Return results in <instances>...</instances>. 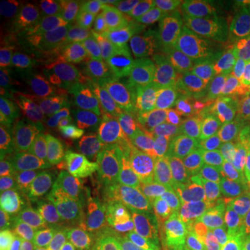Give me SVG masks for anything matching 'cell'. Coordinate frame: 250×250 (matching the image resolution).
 <instances>
[{
	"label": "cell",
	"instance_id": "obj_1",
	"mask_svg": "<svg viewBox=\"0 0 250 250\" xmlns=\"http://www.w3.org/2000/svg\"><path fill=\"white\" fill-rule=\"evenodd\" d=\"M72 121L90 144L111 151L125 139H144L146 134V129L137 125L124 109L107 102L102 96L98 101L78 108Z\"/></svg>",
	"mask_w": 250,
	"mask_h": 250
},
{
	"label": "cell",
	"instance_id": "obj_2",
	"mask_svg": "<svg viewBox=\"0 0 250 250\" xmlns=\"http://www.w3.org/2000/svg\"><path fill=\"white\" fill-rule=\"evenodd\" d=\"M118 41L67 57L31 62L41 77L62 86L83 87L107 77Z\"/></svg>",
	"mask_w": 250,
	"mask_h": 250
},
{
	"label": "cell",
	"instance_id": "obj_3",
	"mask_svg": "<svg viewBox=\"0 0 250 250\" xmlns=\"http://www.w3.org/2000/svg\"><path fill=\"white\" fill-rule=\"evenodd\" d=\"M169 197V204L162 215V226L168 235L175 241L195 240L203 250L218 249L220 239L205 220L196 197L175 189Z\"/></svg>",
	"mask_w": 250,
	"mask_h": 250
},
{
	"label": "cell",
	"instance_id": "obj_4",
	"mask_svg": "<svg viewBox=\"0 0 250 250\" xmlns=\"http://www.w3.org/2000/svg\"><path fill=\"white\" fill-rule=\"evenodd\" d=\"M72 217L71 205L56 204L43 196L28 203L21 214L23 250H48Z\"/></svg>",
	"mask_w": 250,
	"mask_h": 250
},
{
	"label": "cell",
	"instance_id": "obj_5",
	"mask_svg": "<svg viewBox=\"0 0 250 250\" xmlns=\"http://www.w3.org/2000/svg\"><path fill=\"white\" fill-rule=\"evenodd\" d=\"M179 149L193 173L205 186L229 190L225 179L223 161L211 140L196 131H187L162 138Z\"/></svg>",
	"mask_w": 250,
	"mask_h": 250
},
{
	"label": "cell",
	"instance_id": "obj_6",
	"mask_svg": "<svg viewBox=\"0 0 250 250\" xmlns=\"http://www.w3.org/2000/svg\"><path fill=\"white\" fill-rule=\"evenodd\" d=\"M112 152L122 160L124 173L133 182L149 184L168 192V180L164 165L145 139L127 138L117 144Z\"/></svg>",
	"mask_w": 250,
	"mask_h": 250
},
{
	"label": "cell",
	"instance_id": "obj_7",
	"mask_svg": "<svg viewBox=\"0 0 250 250\" xmlns=\"http://www.w3.org/2000/svg\"><path fill=\"white\" fill-rule=\"evenodd\" d=\"M212 74L195 78L190 89L176 104L196 132L214 127L224 108Z\"/></svg>",
	"mask_w": 250,
	"mask_h": 250
},
{
	"label": "cell",
	"instance_id": "obj_8",
	"mask_svg": "<svg viewBox=\"0 0 250 250\" xmlns=\"http://www.w3.org/2000/svg\"><path fill=\"white\" fill-rule=\"evenodd\" d=\"M52 152L64 164L73 165L96 158L95 149L73 125L52 118L36 122Z\"/></svg>",
	"mask_w": 250,
	"mask_h": 250
},
{
	"label": "cell",
	"instance_id": "obj_9",
	"mask_svg": "<svg viewBox=\"0 0 250 250\" xmlns=\"http://www.w3.org/2000/svg\"><path fill=\"white\" fill-rule=\"evenodd\" d=\"M67 30L66 17L58 8L52 6L40 7L22 33L19 51L29 56L36 54L58 42Z\"/></svg>",
	"mask_w": 250,
	"mask_h": 250
},
{
	"label": "cell",
	"instance_id": "obj_10",
	"mask_svg": "<svg viewBox=\"0 0 250 250\" xmlns=\"http://www.w3.org/2000/svg\"><path fill=\"white\" fill-rule=\"evenodd\" d=\"M144 139L154 149L164 165L168 183L171 188L187 195L197 197L203 191L205 184L196 176L183 156L173 144L146 130Z\"/></svg>",
	"mask_w": 250,
	"mask_h": 250
},
{
	"label": "cell",
	"instance_id": "obj_11",
	"mask_svg": "<svg viewBox=\"0 0 250 250\" xmlns=\"http://www.w3.org/2000/svg\"><path fill=\"white\" fill-rule=\"evenodd\" d=\"M22 164L28 175L43 197L61 205H70L76 199V191L65 176L54 165L39 155L24 153Z\"/></svg>",
	"mask_w": 250,
	"mask_h": 250
},
{
	"label": "cell",
	"instance_id": "obj_12",
	"mask_svg": "<svg viewBox=\"0 0 250 250\" xmlns=\"http://www.w3.org/2000/svg\"><path fill=\"white\" fill-rule=\"evenodd\" d=\"M211 140L220 145H239L250 140V98L225 100Z\"/></svg>",
	"mask_w": 250,
	"mask_h": 250
},
{
	"label": "cell",
	"instance_id": "obj_13",
	"mask_svg": "<svg viewBox=\"0 0 250 250\" xmlns=\"http://www.w3.org/2000/svg\"><path fill=\"white\" fill-rule=\"evenodd\" d=\"M139 121L144 125V129L161 138L187 131H195L176 103L151 96H147L143 101Z\"/></svg>",
	"mask_w": 250,
	"mask_h": 250
},
{
	"label": "cell",
	"instance_id": "obj_14",
	"mask_svg": "<svg viewBox=\"0 0 250 250\" xmlns=\"http://www.w3.org/2000/svg\"><path fill=\"white\" fill-rule=\"evenodd\" d=\"M114 41V37L109 35L101 26L71 27L67 33L55 44L31 55L30 61L37 62L58 57H67V56L88 51L96 46L109 44Z\"/></svg>",
	"mask_w": 250,
	"mask_h": 250
},
{
	"label": "cell",
	"instance_id": "obj_15",
	"mask_svg": "<svg viewBox=\"0 0 250 250\" xmlns=\"http://www.w3.org/2000/svg\"><path fill=\"white\" fill-rule=\"evenodd\" d=\"M240 48V42L218 35L217 40L210 45L189 51H180L169 58L182 66L190 76L199 78L211 74L214 67L224 59H227L228 56L236 54Z\"/></svg>",
	"mask_w": 250,
	"mask_h": 250
},
{
	"label": "cell",
	"instance_id": "obj_16",
	"mask_svg": "<svg viewBox=\"0 0 250 250\" xmlns=\"http://www.w3.org/2000/svg\"><path fill=\"white\" fill-rule=\"evenodd\" d=\"M170 18L175 34L179 40L181 51L204 48L217 40L218 35L213 27L208 26L192 11L173 7Z\"/></svg>",
	"mask_w": 250,
	"mask_h": 250
},
{
	"label": "cell",
	"instance_id": "obj_17",
	"mask_svg": "<svg viewBox=\"0 0 250 250\" xmlns=\"http://www.w3.org/2000/svg\"><path fill=\"white\" fill-rule=\"evenodd\" d=\"M62 173L74 191L83 196L105 180H115L116 177L111 161L107 156H99L79 164H65Z\"/></svg>",
	"mask_w": 250,
	"mask_h": 250
},
{
	"label": "cell",
	"instance_id": "obj_18",
	"mask_svg": "<svg viewBox=\"0 0 250 250\" xmlns=\"http://www.w3.org/2000/svg\"><path fill=\"white\" fill-rule=\"evenodd\" d=\"M120 187L127 210L139 218L142 215L162 217L169 204L170 197L149 184L130 181L121 183Z\"/></svg>",
	"mask_w": 250,
	"mask_h": 250
},
{
	"label": "cell",
	"instance_id": "obj_19",
	"mask_svg": "<svg viewBox=\"0 0 250 250\" xmlns=\"http://www.w3.org/2000/svg\"><path fill=\"white\" fill-rule=\"evenodd\" d=\"M101 96L116 105H130L148 96L136 71H124L103 78Z\"/></svg>",
	"mask_w": 250,
	"mask_h": 250
},
{
	"label": "cell",
	"instance_id": "obj_20",
	"mask_svg": "<svg viewBox=\"0 0 250 250\" xmlns=\"http://www.w3.org/2000/svg\"><path fill=\"white\" fill-rule=\"evenodd\" d=\"M33 180L28 173L11 162H0V204L11 211H19L33 192Z\"/></svg>",
	"mask_w": 250,
	"mask_h": 250
},
{
	"label": "cell",
	"instance_id": "obj_21",
	"mask_svg": "<svg viewBox=\"0 0 250 250\" xmlns=\"http://www.w3.org/2000/svg\"><path fill=\"white\" fill-rule=\"evenodd\" d=\"M223 161L225 179L229 189L250 186V140L239 145L213 143Z\"/></svg>",
	"mask_w": 250,
	"mask_h": 250
},
{
	"label": "cell",
	"instance_id": "obj_22",
	"mask_svg": "<svg viewBox=\"0 0 250 250\" xmlns=\"http://www.w3.org/2000/svg\"><path fill=\"white\" fill-rule=\"evenodd\" d=\"M219 86L228 98L250 94V51L237 59L227 58L217 66Z\"/></svg>",
	"mask_w": 250,
	"mask_h": 250
},
{
	"label": "cell",
	"instance_id": "obj_23",
	"mask_svg": "<svg viewBox=\"0 0 250 250\" xmlns=\"http://www.w3.org/2000/svg\"><path fill=\"white\" fill-rule=\"evenodd\" d=\"M196 199L205 220L218 234L233 213L232 204L229 202V190L205 186Z\"/></svg>",
	"mask_w": 250,
	"mask_h": 250
},
{
	"label": "cell",
	"instance_id": "obj_24",
	"mask_svg": "<svg viewBox=\"0 0 250 250\" xmlns=\"http://www.w3.org/2000/svg\"><path fill=\"white\" fill-rule=\"evenodd\" d=\"M154 58V50L136 45L130 41L120 42L112 54L107 77L124 71H137Z\"/></svg>",
	"mask_w": 250,
	"mask_h": 250
},
{
	"label": "cell",
	"instance_id": "obj_25",
	"mask_svg": "<svg viewBox=\"0 0 250 250\" xmlns=\"http://www.w3.org/2000/svg\"><path fill=\"white\" fill-rule=\"evenodd\" d=\"M102 11L101 26L111 37L123 35L132 20L134 9L132 2L121 0H103L100 1Z\"/></svg>",
	"mask_w": 250,
	"mask_h": 250
},
{
	"label": "cell",
	"instance_id": "obj_26",
	"mask_svg": "<svg viewBox=\"0 0 250 250\" xmlns=\"http://www.w3.org/2000/svg\"><path fill=\"white\" fill-rule=\"evenodd\" d=\"M176 241L165 230L158 221H147L140 225L129 239L131 250H170Z\"/></svg>",
	"mask_w": 250,
	"mask_h": 250
},
{
	"label": "cell",
	"instance_id": "obj_27",
	"mask_svg": "<svg viewBox=\"0 0 250 250\" xmlns=\"http://www.w3.org/2000/svg\"><path fill=\"white\" fill-rule=\"evenodd\" d=\"M58 105V100L45 90L27 86L21 92L19 110L35 118V122H40L51 118Z\"/></svg>",
	"mask_w": 250,
	"mask_h": 250
},
{
	"label": "cell",
	"instance_id": "obj_28",
	"mask_svg": "<svg viewBox=\"0 0 250 250\" xmlns=\"http://www.w3.org/2000/svg\"><path fill=\"white\" fill-rule=\"evenodd\" d=\"M40 7L26 0L2 1L0 5L1 26L12 31H24Z\"/></svg>",
	"mask_w": 250,
	"mask_h": 250
},
{
	"label": "cell",
	"instance_id": "obj_29",
	"mask_svg": "<svg viewBox=\"0 0 250 250\" xmlns=\"http://www.w3.org/2000/svg\"><path fill=\"white\" fill-rule=\"evenodd\" d=\"M154 57L161 66L162 71H164L166 78H167L168 85H169L170 98L176 103L190 89L193 83V77L190 76L182 66H180L173 59L166 57V56H161L155 50Z\"/></svg>",
	"mask_w": 250,
	"mask_h": 250
},
{
	"label": "cell",
	"instance_id": "obj_30",
	"mask_svg": "<svg viewBox=\"0 0 250 250\" xmlns=\"http://www.w3.org/2000/svg\"><path fill=\"white\" fill-rule=\"evenodd\" d=\"M218 235L232 250H250V221L237 215L234 210Z\"/></svg>",
	"mask_w": 250,
	"mask_h": 250
},
{
	"label": "cell",
	"instance_id": "obj_31",
	"mask_svg": "<svg viewBox=\"0 0 250 250\" xmlns=\"http://www.w3.org/2000/svg\"><path fill=\"white\" fill-rule=\"evenodd\" d=\"M143 85L147 90L148 96L165 101H173L170 98L169 85L167 78L155 57L136 71Z\"/></svg>",
	"mask_w": 250,
	"mask_h": 250
},
{
	"label": "cell",
	"instance_id": "obj_32",
	"mask_svg": "<svg viewBox=\"0 0 250 250\" xmlns=\"http://www.w3.org/2000/svg\"><path fill=\"white\" fill-rule=\"evenodd\" d=\"M65 14L70 19L72 27L100 26L102 11L100 1L70 0L65 5Z\"/></svg>",
	"mask_w": 250,
	"mask_h": 250
},
{
	"label": "cell",
	"instance_id": "obj_33",
	"mask_svg": "<svg viewBox=\"0 0 250 250\" xmlns=\"http://www.w3.org/2000/svg\"><path fill=\"white\" fill-rule=\"evenodd\" d=\"M0 250H23L19 211L0 210Z\"/></svg>",
	"mask_w": 250,
	"mask_h": 250
},
{
	"label": "cell",
	"instance_id": "obj_34",
	"mask_svg": "<svg viewBox=\"0 0 250 250\" xmlns=\"http://www.w3.org/2000/svg\"><path fill=\"white\" fill-rule=\"evenodd\" d=\"M22 140L19 130L17 117L13 114H1L0 117V143H1V160L13 159L15 149Z\"/></svg>",
	"mask_w": 250,
	"mask_h": 250
},
{
	"label": "cell",
	"instance_id": "obj_35",
	"mask_svg": "<svg viewBox=\"0 0 250 250\" xmlns=\"http://www.w3.org/2000/svg\"><path fill=\"white\" fill-rule=\"evenodd\" d=\"M23 78L17 74L2 77L0 83V110L1 114H13L19 109Z\"/></svg>",
	"mask_w": 250,
	"mask_h": 250
},
{
	"label": "cell",
	"instance_id": "obj_36",
	"mask_svg": "<svg viewBox=\"0 0 250 250\" xmlns=\"http://www.w3.org/2000/svg\"><path fill=\"white\" fill-rule=\"evenodd\" d=\"M159 30L160 29L158 24L133 14L132 20L126 29V36L127 40L133 44L143 48H151Z\"/></svg>",
	"mask_w": 250,
	"mask_h": 250
},
{
	"label": "cell",
	"instance_id": "obj_37",
	"mask_svg": "<svg viewBox=\"0 0 250 250\" xmlns=\"http://www.w3.org/2000/svg\"><path fill=\"white\" fill-rule=\"evenodd\" d=\"M99 217L108 229L120 233L136 230L139 227L138 225L140 223L139 217L132 214L129 210H125L123 208H114V210L100 214Z\"/></svg>",
	"mask_w": 250,
	"mask_h": 250
},
{
	"label": "cell",
	"instance_id": "obj_38",
	"mask_svg": "<svg viewBox=\"0 0 250 250\" xmlns=\"http://www.w3.org/2000/svg\"><path fill=\"white\" fill-rule=\"evenodd\" d=\"M250 18V0L234 1L233 5L211 24L215 29L228 33Z\"/></svg>",
	"mask_w": 250,
	"mask_h": 250
},
{
	"label": "cell",
	"instance_id": "obj_39",
	"mask_svg": "<svg viewBox=\"0 0 250 250\" xmlns=\"http://www.w3.org/2000/svg\"><path fill=\"white\" fill-rule=\"evenodd\" d=\"M114 193H117V186L115 180H105L104 182L99 184L98 187L81 197L79 202L77 203V206L83 213H92L94 211H98L99 203L101 202L103 197L114 195Z\"/></svg>",
	"mask_w": 250,
	"mask_h": 250
},
{
	"label": "cell",
	"instance_id": "obj_40",
	"mask_svg": "<svg viewBox=\"0 0 250 250\" xmlns=\"http://www.w3.org/2000/svg\"><path fill=\"white\" fill-rule=\"evenodd\" d=\"M171 8L173 7L167 1L153 0V1L140 2L139 5H137L134 9V15L160 26L168 15H170Z\"/></svg>",
	"mask_w": 250,
	"mask_h": 250
},
{
	"label": "cell",
	"instance_id": "obj_41",
	"mask_svg": "<svg viewBox=\"0 0 250 250\" xmlns=\"http://www.w3.org/2000/svg\"><path fill=\"white\" fill-rule=\"evenodd\" d=\"M234 1L230 0H210V1H197L191 9L197 17L204 22L211 24L227 11Z\"/></svg>",
	"mask_w": 250,
	"mask_h": 250
},
{
	"label": "cell",
	"instance_id": "obj_42",
	"mask_svg": "<svg viewBox=\"0 0 250 250\" xmlns=\"http://www.w3.org/2000/svg\"><path fill=\"white\" fill-rule=\"evenodd\" d=\"M155 51L161 56H166V57H170V56L181 51L179 40H177L170 20L162 24L160 30H159Z\"/></svg>",
	"mask_w": 250,
	"mask_h": 250
},
{
	"label": "cell",
	"instance_id": "obj_43",
	"mask_svg": "<svg viewBox=\"0 0 250 250\" xmlns=\"http://www.w3.org/2000/svg\"><path fill=\"white\" fill-rule=\"evenodd\" d=\"M48 250H79L77 224L67 221L62 226Z\"/></svg>",
	"mask_w": 250,
	"mask_h": 250
},
{
	"label": "cell",
	"instance_id": "obj_44",
	"mask_svg": "<svg viewBox=\"0 0 250 250\" xmlns=\"http://www.w3.org/2000/svg\"><path fill=\"white\" fill-rule=\"evenodd\" d=\"M79 250H108L107 243L100 233L83 224H77Z\"/></svg>",
	"mask_w": 250,
	"mask_h": 250
},
{
	"label": "cell",
	"instance_id": "obj_45",
	"mask_svg": "<svg viewBox=\"0 0 250 250\" xmlns=\"http://www.w3.org/2000/svg\"><path fill=\"white\" fill-rule=\"evenodd\" d=\"M229 202L237 215L250 220V186L240 189H229Z\"/></svg>",
	"mask_w": 250,
	"mask_h": 250
},
{
	"label": "cell",
	"instance_id": "obj_46",
	"mask_svg": "<svg viewBox=\"0 0 250 250\" xmlns=\"http://www.w3.org/2000/svg\"><path fill=\"white\" fill-rule=\"evenodd\" d=\"M226 34L228 37L236 41H250V18Z\"/></svg>",
	"mask_w": 250,
	"mask_h": 250
},
{
	"label": "cell",
	"instance_id": "obj_47",
	"mask_svg": "<svg viewBox=\"0 0 250 250\" xmlns=\"http://www.w3.org/2000/svg\"><path fill=\"white\" fill-rule=\"evenodd\" d=\"M121 203V197L118 196V193H114V195H109L103 197L101 202L99 203L98 206V214L105 213V212H109L114 208H117L118 205Z\"/></svg>",
	"mask_w": 250,
	"mask_h": 250
},
{
	"label": "cell",
	"instance_id": "obj_48",
	"mask_svg": "<svg viewBox=\"0 0 250 250\" xmlns=\"http://www.w3.org/2000/svg\"><path fill=\"white\" fill-rule=\"evenodd\" d=\"M170 250H203L201 245L195 240L191 241H176Z\"/></svg>",
	"mask_w": 250,
	"mask_h": 250
},
{
	"label": "cell",
	"instance_id": "obj_49",
	"mask_svg": "<svg viewBox=\"0 0 250 250\" xmlns=\"http://www.w3.org/2000/svg\"><path fill=\"white\" fill-rule=\"evenodd\" d=\"M219 250H232L230 248H228L227 246H225L223 242H221V245H220V247H219Z\"/></svg>",
	"mask_w": 250,
	"mask_h": 250
},
{
	"label": "cell",
	"instance_id": "obj_50",
	"mask_svg": "<svg viewBox=\"0 0 250 250\" xmlns=\"http://www.w3.org/2000/svg\"><path fill=\"white\" fill-rule=\"evenodd\" d=\"M249 221H250V220H249Z\"/></svg>",
	"mask_w": 250,
	"mask_h": 250
}]
</instances>
